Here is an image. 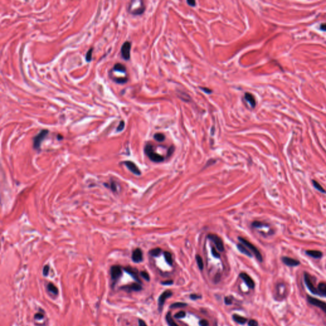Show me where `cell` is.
Here are the masks:
<instances>
[{
	"label": "cell",
	"instance_id": "6da1fadb",
	"mask_svg": "<svg viewBox=\"0 0 326 326\" xmlns=\"http://www.w3.org/2000/svg\"><path fill=\"white\" fill-rule=\"evenodd\" d=\"M145 152L149 157L151 161L156 162H160L164 161V158L161 155L155 152L154 151L153 146L151 144L148 143L145 147Z\"/></svg>",
	"mask_w": 326,
	"mask_h": 326
},
{
	"label": "cell",
	"instance_id": "7a4b0ae2",
	"mask_svg": "<svg viewBox=\"0 0 326 326\" xmlns=\"http://www.w3.org/2000/svg\"><path fill=\"white\" fill-rule=\"evenodd\" d=\"M238 239L242 244H243L246 247H247L248 249L251 250L252 252L255 255V256H256V259L258 260L259 262L262 261V257L261 254L260 253L259 250L257 249V248L256 247H255V246L252 243H251L250 242L247 241V240L245 239V238H242V237H239Z\"/></svg>",
	"mask_w": 326,
	"mask_h": 326
},
{
	"label": "cell",
	"instance_id": "3957f363",
	"mask_svg": "<svg viewBox=\"0 0 326 326\" xmlns=\"http://www.w3.org/2000/svg\"><path fill=\"white\" fill-rule=\"evenodd\" d=\"M49 130L43 129L40 131L37 136H34L33 138V147L34 149L38 150L40 149L41 143L49 134Z\"/></svg>",
	"mask_w": 326,
	"mask_h": 326
},
{
	"label": "cell",
	"instance_id": "277c9868",
	"mask_svg": "<svg viewBox=\"0 0 326 326\" xmlns=\"http://www.w3.org/2000/svg\"><path fill=\"white\" fill-rule=\"evenodd\" d=\"M304 283L306 284L308 290H310V292L311 293H312V294L314 295L320 296L318 289H316L315 286H314L312 279H311L310 275L306 272L304 273Z\"/></svg>",
	"mask_w": 326,
	"mask_h": 326
},
{
	"label": "cell",
	"instance_id": "5b68a950",
	"mask_svg": "<svg viewBox=\"0 0 326 326\" xmlns=\"http://www.w3.org/2000/svg\"><path fill=\"white\" fill-rule=\"evenodd\" d=\"M307 301L310 304L320 308L326 314V303L321 301L319 299L313 298L310 296H307Z\"/></svg>",
	"mask_w": 326,
	"mask_h": 326
},
{
	"label": "cell",
	"instance_id": "8992f818",
	"mask_svg": "<svg viewBox=\"0 0 326 326\" xmlns=\"http://www.w3.org/2000/svg\"><path fill=\"white\" fill-rule=\"evenodd\" d=\"M131 44L128 41L124 42L120 49V52L122 57L126 61H128L130 59V54H131Z\"/></svg>",
	"mask_w": 326,
	"mask_h": 326
},
{
	"label": "cell",
	"instance_id": "52a82bcc",
	"mask_svg": "<svg viewBox=\"0 0 326 326\" xmlns=\"http://www.w3.org/2000/svg\"><path fill=\"white\" fill-rule=\"evenodd\" d=\"M208 238L214 243L216 247H217V248L219 251L223 252L224 250V246L223 241H222V239L218 236L216 235H213V234H210V235H208Z\"/></svg>",
	"mask_w": 326,
	"mask_h": 326
},
{
	"label": "cell",
	"instance_id": "ba28073f",
	"mask_svg": "<svg viewBox=\"0 0 326 326\" xmlns=\"http://www.w3.org/2000/svg\"><path fill=\"white\" fill-rule=\"evenodd\" d=\"M122 268L119 266H113L110 269V275L112 280L114 281H116L122 276Z\"/></svg>",
	"mask_w": 326,
	"mask_h": 326
},
{
	"label": "cell",
	"instance_id": "9c48e42d",
	"mask_svg": "<svg viewBox=\"0 0 326 326\" xmlns=\"http://www.w3.org/2000/svg\"><path fill=\"white\" fill-rule=\"evenodd\" d=\"M173 295V292L170 290H167L164 291V292L160 295L159 299H158V304H159V310L161 312L162 310V308L164 305L165 301L169 298H170L171 296Z\"/></svg>",
	"mask_w": 326,
	"mask_h": 326
},
{
	"label": "cell",
	"instance_id": "30bf717a",
	"mask_svg": "<svg viewBox=\"0 0 326 326\" xmlns=\"http://www.w3.org/2000/svg\"><path fill=\"white\" fill-rule=\"evenodd\" d=\"M239 277L244 281V282L246 283L250 289H254L255 287V283L254 280L252 279V278L245 273H241L239 274Z\"/></svg>",
	"mask_w": 326,
	"mask_h": 326
},
{
	"label": "cell",
	"instance_id": "8fae6325",
	"mask_svg": "<svg viewBox=\"0 0 326 326\" xmlns=\"http://www.w3.org/2000/svg\"><path fill=\"white\" fill-rule=\"evenodd\" d=\"M281 261L283 262L284 264L290 266V267H294V266H298L300 264V262L298 260L290 258L289 257H281Z\"/></svg>",
	"mask_w": 326,
	"mask_h": 326
},
{
	"label": "cell",
	"instance_id": "7c38bea8",
	"mask_svg": "<svg viewBox=\"0 0 326 326\" xmlns=\"http://www.w3.org/2000/svg\"><path fill=\"white\" fill-rule=\"evenodd\" d=\"M121 289L125 290L126 292H131V291H140L142 289V287L140 284L134 283H131L130 285H126L121 287Z\"/></svg>",
	"mask_w": 326,
	"mask_h": 326
},
{
	"label": "cell",
	"instance_id": "4fadbf2b",
	"mask_svg": "<svg viewBox=\"0 0 326 326\" xmlns=\"http://www.w3.org/2000/svg\"><path fill=\"white\" fill-rule=\"evenodd\" d=\"M124 164L126 166V167L129 169V170L131 171L133 173H134L136 175H140L141 171L139 170V168L136 166V165L134 162H133L130 161H126L124 162Z\"/></svg>",
	"mask_w": 326,
	"mask_h": 326
},
{
	"label": "cell",
	"instance_id": "5bb4252c",
	"mask_svg": "<svg viewBox=\"0 0 326 326\" xmlns=\"http://www.w3.org/2000/svg\"><path fill=\"white\" fill-rule=\"evenodd\" d=\"M132 260H133V262L136 263L140 262L143 260V253H142L141 249L136 248V249L133 251L132 254Z\"/></svg>",
	"mask_w": 326,
	"mask_h": 326
},
{
	"label": "cell",
	"instance_id": "9a60e30c",
	"mask_svg": "<svg viewBox=\"0 0 326 326\" xmlns=\"http://www.w3.org/2000/svg\"><path fill=\"white\" fill-rule=\"evenodd\" d=\"M124 271H125L126 273H127L129 275H131V276L134 278V279L136 281H138V283H141V281L140 280V278H138V270L136 269L135 268H133L131 267H126V268H124Z\"/></svg>",
	"mask_w": 326,
	"mask_h": 326
},
{
	"label": "cell",
	"instance_id": "2e32d148",
	"mask_svg": "<svg viewBox=\"0 0 326 326\" xmlns=\"http://www.w3.org/2000/svg\"><path fill=\"white\" fill-rule=\"evenodd\" d=\"M305 253H306V254H307L308 256H309L315 259H321L323 256L322 252L319 250H306L305 252Z\"/></svg>",
	"mask_w": 326,
	"mask_h": 326
},
{
	"label": "cell",
	"instance_id": "e0dca14e",
	"mask_svg": "<svg viewBox=\"0 0 326 326\" xmlns=\"http://www.w3.org/2000/svg\"><path fill=\"white\" fill-rule=\"evenodd\" d=\"M244 97H245V100L247 101H248V103H249L252 108L256 107V99H255L254 97L252 94L249 93H246L245 94Z\"/></svg>",
	"mask_w": 326,
	"mask_h": 326
},
{
	"label": "cell",
	"instance_id": "ac0fdd59",
	"mask_svg": "<svg viewBox=\"0 0 326 326\" xmlns=\"http://www.w3.org/2000/svg\"><path fill=\"white\" fill-rule=\"evenodd\" d=\"M145 10V7L144 6L143 3H142L141 5V6L140 7L135 8V9H133L129 10V11L130 13L133 15H135V16H138V15H141L143 14Z\"/></svg>",
	"mask_w": 326,
	"mask_h": 326
},
{
	"label": "cell",
	"instance_id": "d6986e66",
	"mask_svg": "<svg viewBox=\"0 0 326 326\" xmlns=\"http://www.w3.org/2000/svg\"><path fill=\"white\" fill-rule=\"evenodd\" d=\"M233 319L236 322L238 323L239 324H245L246 322H247V319L245 318V317H243L240 315H236V314H234L233 315Z\"/></svg>",
	"mask_w": 326,
	"mask_h": 326
},
{
	"label": "cell",
	"instance_id": "ffe728a7",
	"mask_svg": "<svg viewBox=\"0 0 326 326\" xmlns=\"http://www.w3.org/2000/svg\"><path fill=\"white\" fill-rule=\"evenodd\" d=\"M317 289L319 290L320 296H325L326 297V283L321 282L319 284Z\"/></svg>",
	"mask_w": 326,
	"mask_h": 326
},
{
	"label": "cell",
	"instance_id": "44dd1931",
	"mask_svg": "<svg viewBox=\"0 0 326 326\" xmlns=\"http://www.w3.org/2000/svg\"><path fill=\"white\" fill-rule=\"evenodd\" d=\"M237 248H238V250L240 252H241L242 254H243L246 256H247L250 257H252V254H251L250 252L248 250V249L245 248V247H244L243 245H241V244H238L237 245Z\"/></svg>",
	"mask_w": 326,
	"mask_h": 326
},
{
	"label": "cell",
	"instance_id": "7402d4cb",
	"mask_svg": "<svg viewBox=\"0 0 326 326\" xmlns=\"http://www.w3.org/2000/svg\"><path fill=\"white\" fill-rule=\"evenodd\" d=\"M113 70L115 72H118L121 73H126V68L124 64L121 63H116L113 68Z\"/></svg>",
	"mask_w": 326,
	"mask_h": 326
},
{
	"label": "cell",
	"instance_id": "603a6c76",
	"mask_svg": "<svg viewBox=\"0 0 326 326\" xmlns=\"http://www.w3.org/2000/svg\"><path fill=\"white\" fill-rule=\"evenodd\" d=\"M312 184L314 187V188L316 189L317 191H319V192H322V193H324V194L326 193V191H325V189L323 188L321 184H320V183L318 182H317L316 180H312Z\"/></svg>",
	"mask_w": 326,
	"mask_h": 326
},
{
	"label": "cell",
	"instance_id": "cb8c5ba5",
	"mask_svg": "<svg viewBox=\"0 0 326 326\" xmlns=\"http://www.w3.org/2000/svg\"><path fill=\"white\" fill-rule=\"evenodd\" d=\"M166 322L169 326H179L174 322L172 317H171V314L170 312H168L167 313L166 316Z\"/></svg>",
	"mask_w": 326,
	"mask_h": 326
},
{
	"label": "cell",
	"instance_id": "d4e9b609",
	"mask_svg": "<svg viewBox=\"0 0 326 326\" xmlns=\"http://www.w3.org/2000/svg\"><path fill=\"white\" fill-rule=\"evenodd\" d=\"M164 256L166 261L170 266H172L173 264V259L171 254L169 252H164Z\"/></svg>",
	"mask_w": 326,
	"mask_h": 326
},
{
	"label": "cell",
	"instance_id": "484cf974",
	"mask_svg": "<svg viewBox=\"0 0 326 326\" xmlns=\"http://www.w3.org/2000/svg\"><path fill=\"white\" fill-rule=\"evenodd\" d=\"M47 289H48L49 291L53 293V294L55 295H57L58 294L57 288L52 283H49L48 285H47Z\"/></svg>",
	"mask_w": 326,
	"mask_h": 326
},
{
	"label": "cell",
	"instance_id": "4316f807",
	"mask_svg": "<svg viewBox=\"0 0 326 326\" xmlns=\"http://www.w3.org/2000/svg\"><path fill=\"white\" fill-rule=\"evenodd\" d=\"M113 79V80L117 83V84H126L127 83V80H128V78H127V77H119V78H117V77H114V78H112Z\"/></svg>",
	"mask_w": 326,
	"mask_h": 326
},
{
	"label": "cell",
	"instance_id": "83f0119b",
	"mask_svg": "<svg viewBox=\"0 0 326 326\" xmlns=\"http://www.w3.org/2000/svg\"><path fill=\"white\" fill-rule=\"evenodd\" d=\"M195 259H196V262H197L198 267H199L200 269V270H203V267H204V264H203V261L202 257H201L200 256V255H197V256H195Z\"/></svg>",
	"mask_w": 326,
	"mask_h": 326
},
{
	"label": "cell",
	"instance_id": "f1b7e54d",
	"mask_svg": "<svg viewBox=\"0 0 326 326\" xmlns=\"http://www.w3.org/2000/svg\"><path fill=\"white\" fill-rule=\"evenodd\" d=\"M154 138L157 141L161 142L165 140V136L162 134V133H156V134L154 135Z\"/></svg>",
	"mask_w": 326,
	"mask_h": 326
},
{
	"label": "cell",
	"instance_id": "f546056e",
	"mask_svg": "<svg viewBox=\"0 0 326 326\" xmlns=\"http://www.w3.org/2000/svg\"><path fill=\"white\" fill-rule=\"evenodd\" d=\"M267 226H268L267 224H266L264 223H262V222H259V221H255V222H253L252 224V226L253 227H255V228H261V227H263L264 226L266 227Z\"/></svg>",
	"mask_w": 326,
	"mask_h": 326
},
{
	"label": "cell",
	"instance_id": "4dcf8cb0",
	"mask_svg": "<svg viewBox=\"0 0 326 326\" xmlns=\"http://www.w3.org/2000/svg\"><path fill=\"white\" fill-rule=\"evenodd\" d=\"M161 248H154V249L151 250L149 252V254L151 255L152 256H154V257H156V256H158L161 253Z\"/></svg>",
	"mask_w": 326,
	"mask_h": 326
},
{
	"label": "cell",
	"instance_id": "1f68e13d",
	"mask_svg": "<svg viewBox=\"0 0 326 326\" xmlns=\"http://www.w3.org/2000/svg\"><path fill=\"white\" fill-rule=\"evenodd\" d=\"M93 48L92 47L89 50H88L86 55H85V59H86V61L87 62H90L91 61L92 59H93V57H92V55H93Z\"/></svg>",
	"mask_w": 326,
	"mask_h": 326
},
{
	"label": "cell",
	"instance_id": "d6a6232c",
	"mask_svg": "<svg viewBox=\"0 0 326 326\" xmlns=\"http://www.w3.org/2000/svg\"><path fill=\"white\" fill-rule=\"evenodd\" d=\"M187 304L185 303H173L170 306V308H181V307H185L187 306Z\"/></svg>",
	"mask_w": 326,
	"mask_h": 326
},
{
	"label": "cell",
	"instance_id": "836d02e7",
	"mask_svg": "<svg viewBox=\"0 0 326 326\" xmlns=\"http://www.w3.org/2000/svg\"><path fill=\"white\" fill-rule=\"evenodd\" d=\"M186 313L185 312H183V311H181V312H178L177 313H176L175 315H174V318L176 319H182V318H184L185 317Z\"/></svg>",
	"mask_w": 326,
	"mask_h": 326
},
{
	"label": "cell",
	"instance_id": "e575fe53",
	"mask_svg": "<svg viewBox=\"0 0 326 326\" xmlns=\"http://www.w3.org/2000/svg\"><path fill=\"white\" fill-rule=\"evenodd\" d=\"M124 127H125V122H124V120H120V122L119 123V125L117 126V132H120L122 131V130L124 129Z\"/></svg>",
	"mask_w": 326,
	"mask_h": 326
},
{
	"label": "cell",
	"instance_id": "d590c367",
	"mask_svg": "<svg viewBox=\"0 0 326 326\" xmlns=\"http://www.w3.org/2000/svg\"><path fill=\"white\" fill-rule=\"evenodd\" d=\"M140 275L141 276L143 277L145 280H147V281H150V276L149 273H148L146 271H141L140 272Z\"/></svg>",
	"mask_w": 326,
	"mask_h": 326
},
{
	"label": "cell",
	"instance_id": "8d00e7d4",
	"mask_svg": "<svg viewBox=\"0 0 326 326\" xmlns=\"http://www.w3.org/2000/svg\"><path fill=\"white\" fill-rule=\"evenodd\" d=\"M212 254L213 257H215V258H220V255L219 254L218 252H217V250L213 247L212 248Z\"/></svg>",
	"mask_w": 326,
	"mask_h": 326
},
{
	"label": "cell",
	"instance_id": "74e56055",
	"mask_svg": "<svg viewBox=\"0 0 326 326\" xmlns=\"http://www.w3.org/2000/svg\"><path fill=\"white\" fill-rule=\"evenodd\" d=\"M49 266L48 265H46L44 266L43 269V275L44 276H47V275H49Z\"/></svg>",
	"mask_w": 326,
	"mask_h": 326
},
{
	"label": "cell",
	"instance_id": "f35d334b",
	"mask_svg": "<svg viewBox=\"0 0 326 326\" xmlns=\"http://www.w3.org/2000/svg\"><path fill=\"white\" fill-rule=\"evenodd\" d=\"M199 324L200 326H208L209 322L207 320L203 319L201 320V321L199 322Z\"/></svg>",
	"mask_w": 326,
	"mask_h": 326
},
{
	"label": "cell",
	"instance_id": "ab89813d",
	"mask_svg": "<svg viewBox=\"0 0 326 326\" xmlns=\"http://www.w3.org/2000/svg\"><path fill=\"white\" fill-rule=\"evenodd\" d=\"M248 326H258L259 324L256 320H250L248 322Z\"/></svg>",
	"mask_w": 326,
	"mask_h": 326
},
{
	"label": "cell",
	"instance_id": "60d3db41",
	"mask_svg": "<svg viewBox=\"0 0 326 326\" xmlns=\"http://www.w3.org/2000/svg\"><path fill=\"white\" fill-rule=\"evenodd\" d=\"M174 147L171 146L170 148H169V149L168 150V153H167L168 157H170V156L172 155V154L174 152Z\"/></svg>",
	"mask_w": 326,
	"mask_h": 326
},
{
	"label": "cell",
	"instance_id": "b9f144b4",
	"mask_svg": "<svg viewBox=\"0 0 326 326\" xmlns=\"http://www.w3.org/2000/svg\"><path fill=\"white\" fill-rule=\"evenodd\" d=\"M201 298H202V296L197 294H191L190 296V298L192 299V300H197V299H201Z\"/></svg>",
	"mask_w": 326,
	"mask_h": 326
},
{
	"label": "cell",
	"instance_id": "7bdbcfd3",
	"mask_svg": "<svg viewBox=\"0 0 326 326\" xmlns=\"http://www.w3.org/2000/svg\"><path fill=\"white\" fill-rule=\"evenodd\" d=\"M173 283V280H166L164 281H162L161 282V284L163 285H172Z\"/></svg>",
	"mask_w": 326,
	"mask_h": 326
},
{
	"label": "cell",
	"instance_id": "ee69618b",
	"mask_svg": "<svg viewBox=\"0 0 326 326\" xmlns=\"http://www.w3.org/2000/svg\"><path fill=\"white\" fill-rule=\"evenodd\" d=\"M43 315L42 313H38L37 314H35L34 315V319H37V320H41V319H43Z\"/></svg>",
	"mask_w": 326,
	"mask_h": 326
},
{
	"label": "cell",
	"instance_id": "f6af8a7d",
	"mask_svg": "<svg viewBox=\"0 0 326 326\" xmlns=\"http://www.w3.org/2000/svg\"><path fill=\"white\" fill-rule=\"evenodd\" d=\"M201 90H202L204 93H206V94H211L212 93V91L211 89H210L207 88V87H200Z\"/></svg>",
	"mask_w": 326,
	"mask_h": 326
},
{
	"label": "cell",
	"instance_id": "bcb514c9",
	"mask_svg": "<svg viewBox=\"0 0 326 326\" xmlns=\"http://www.w3.org/2000/svg\"><path fill=\"white\" fill-rule=\"evenodd\" d=\"M224 301H225V303L227 305H230L232 304V299H231L229 297H226L224 299Z\"/></svg>",
	"mask_w": 326,
	"mask_h": 326
},
{
	"label": "cell",
	"instance_id": "7dc6e473",
	"mask_svg": "<svg viewBox=\"0 0 326 326\" xmlns=\"http://www.w3.org/2000/svg\"><path fill=\"white\" fill-rule=\"evenodd\" d=\"M138 326H147V324L145 323L143 320L139 319L138 320Z\"/></svg>",
	"mask_w": 326,
	"mask_h": 326
},
{
	"label": "cell",
	"instance_id": "c3c4849f",
	"mask_svg": "<svg viewBox=\"0 0 326 326\" xmlns=\"http://www.w3.org/2000/svg\"><path fill=\"white\" fill-rule=\"evenodd\" d=\"M187 3L191 7H195V1H193V0H188V1H187Z\"/></svg>",
	"mask_w": 326,
	"mask_h": 326
},
{
	"label": "cell",
	"instance_id": "681fc988",
	"mask_svg": "<svg viewBox=\"0 0 326 326\" xmlns=\"http://www.w3.org/2000/svg\"><path fill=\"white\" fill-rule=\"evenodd\" d=\"M111 189H112V190L113 191H114V192L116 191V190H117V187H116V185H115V183L114 182H112V183H111Z\"/></svg>",
	"mask_w": 326,
	"mask_h": 326
},
{
	"label": "cell",
	"instance_id": "f907efd6",
	"mask_svg": "<svg viewBox=\"0 0 326 326\" xmlns=\"http://www.w3.org/2000/svg\"><path fill=\"white\" fill-rule=\"evenodd\" d=\"M321 29L323 31H326V23L322 24L321 25Z\"/></svg>",
	"mask_w": 326,
	"mask_h": 326
},
{
	"label": "cell",
	"instance_id": "816d5d0a",
	"mask_svg": "<svg viewBox=\"0 0 326 326\" xmlns=\"http://www.w3.org/2000/svg\"><path fill=\"white\" fill-rule=\"evenodd\" d=\"M63 136H62V135H57V139H58V140H63Z\"/></svg>",
	"mask_w": 326,
	"mask_h": 326
}]
</instances>
